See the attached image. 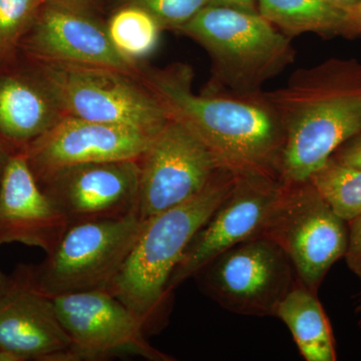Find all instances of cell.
<instances>
[{
    "label": "cell",
    "mask_w": 361,
    "mask_h": 361,
    "mask_svg": "<svg viewBox=\"0 0 361 361\" xmlns=\"http://www.w3.org/2000/svg\"><path fill=\"white\" fill-rule=\"evenodd\" d=\"M189 66L142 68L140 80L177 121L210 149L232 172L258 173L279 179L283 129L263 94H196Z\"/></svg>",
    "instance_id": "6da1fadb"
},
{
    "label": "cell",
    "mask_w": 361,
    "mask_h": 361,
    "mask_svg": "<svg viewBox=\"0 0 361 361\" xmlns=\"http://www.w3.org/2000/svg\"><path fill=\"white\" fill-rule=\"evenodd\" d=\"M283 129L279 180L307 182L345 142L361 134V63L330 59L296 71L262 92Z\"/></svg>",
    "instance_id": "7a4b0ae2"
},
{
    "label": "cell",
    "mask_w": 361,
    "mask_h": 361,
    "mask_svg": "<svg viewBox=\"0 0 361 361\" xmlns=\"http://www.w3.org/2000/svg\"><path fill=\"white\" fill-rule=\"evenodd\" d=\"M235 176L229 169H220L194 198L145 220L125 263L106 288L137 316L147 336L165 324L172 295L170 278L195 234L231 189Z\"/></svg>",
    "instance_id": "3957f363"
},
{
    "label": "cell",
    "mask_w": 361,
    "mask_h": 361,
    "mask_svg": "<svg viewBox=\"0 0 361 361\" xmlns=\"http://www.w3.org/2000/svg\"><path fill=\"white\" fill-rule=\"evenodd\" d=\"M176 30L208 52L216 85L239 96L260 94L295 59L290 37L253 11L210 4Z\"/></svg>",
    "instance_id": "277c9868"
},
{
    "label": "cell",
    "mask_w": 361,
    "mask_h": 361,
    "mask_svg": "<svg viewBox=\"0 0 361 361\" xmlns=\"http://www.w3.org/2000/svg\"><path fill=\"white\" fill-rule=\"evenodd\" d=\"M27 61L63 116L151 135H158L169 121L165 109L140 78L103 66Z\"/></svg>",
    "instance_id": "5b68a950"
},
{
    "label": "cell",
    "mask_w": 361,
    "mask_h": 361,
    "mask_svg": "<svg viewBox=\"0 0 361 361\" xmlns=\"http://www.w3.org/2000/svg\"><path fill=\"white\" fill-rule=\"evenodd\" d=\"M137 212L85 221L66 227L58 244L39 265H23L30 283L54 297L106 289L142 231Z\"/></svg>",
    "instance_id": "8992f818"
},
{
    "label": "cell",
    "mask_w": 361,
    "mask_h": 361,
    "mask_svg": "<svg viewBox=\"0 0 361 361\" xmlns=\"http://www.w3.org/2000/svg\"><path fill=\"white\" fill-rule=\"evenodd\" d=\"M262 237L281 248L297 279L317 293L330 268L345 256L348 226L307 180L283 184Z\"/></svg>",
    "instance_id": "52a82bcc"
},
{
    "label": "cell",
    "mask_w": 361,
    "mask_h": 361,
    "mask_svg": "<svg viewBox=\"0 0 361 361\" xmlns=\"http://www.w3.org/2000/svg\"><path fill=\"white\" fill-rule=\"evenodd\" d=\"M194 277L224 310L255 317H276L280 303L298 281L290 260L266 237L233 246Z\"/></svg>",
    "instance_id": "ba28073f"
},
{
    "label": "cell",
    "mask_w": 361,
    "mask_h": 361,
    "mask_svg": "<svg viewBox=\"0 0 361 361\" xmlns=\"http://www.w3.org/2000/svg\"><path fill=\"white\" fill-rule=\"evenodd\" d=\"M52 300L71 341L63 361H99L122 356L175 360L149 343L137 316L106 289L66 294Z\"/></svg>",
    "instance_id": "9c48e42d"
},
{
    "label": "cell",
    "mask_w": 361,
    "mask_h": 361,
    "mask_svg": "<svg viewBox=\"0 0 361 361\" xmlns=\"http://www.w3.org/2000/svg\"><path fill=\"white\" fill-rule=\"evenodd\" d=\"M283 183L258 173H239L225 198L195 234L169 281L171 293L216 256L264 234Z\"/></svg>",
    "instance_id": "30bf717a"
},
{
    "label": "cell",
    "mask_w": 361,
    "mask_h": 361,
    "mask_svg": "<svg viewBox=\"0 0 361 361\" xmlns=\"http://www.w3.org/2000/svg\"><path fill=\"white\" fill-rule=\"evenodd\" d=\"M140 167L142 221L194 198L224 168L196 135L172 118L154 137Z\"/></svg>",
    "instance_id": "8fae6325"
},
{
    "label": "cell",
    "mask_w": 361,
    "mask_h": 361,
    "mask_svg": "<svg viewBox=\"0 0 361 361\" xmlns=\"http://www.w3.org/2000/svg\"><path fill=\"white\" fill-rule=\"evenodd\" d=\"M140 160L96 161L61 169L39 180L68 225L137 213Z\"/></svg>",
    "instance_id": "7c38bea8"
},
{
    "label": "cell",
    "mask_w": 361,
    "mask_h": 361,
    "mask_svg": "<svg viewBox=\"0 0 361 361\" xmlns=\"http://www.w3.org/2000/svg\"><path fill=\"white\" fill-rule=\"evenodd\" d=\"M156 135L123 126L63 116L23 154L35 179L39 182L52 173L71 166L140 160Z\"/></svg>",
    "instance_id": "4fadbf2b"
},
{
    "label": "cell",
    "mask_w": 361,
    "mask_h": 361,
    "mask_svg": "<svg viewBox=\"0 0 361 361\" xmlns=\"http://www.w3.org/2000/svg\"><path fill=\"white\" fill-rule=\"evenodd\" d=\"M18 51L32 61L103 66L137 78L141 71L118 54L106 26L89 13L49 4L40 9Z\"/></svg>",
    "instance_id": "5bb4252c"
},
{
    "label": "cell",
    "mask_w": 361,
    "mask_h": 361,
    "mask_svg": "<svg viewBox=\"0 0 361 361\" xmlns=\"http://www.w3.org/2000/svg\"><path fill=\"white\" fill-rule=\"evenodd\" d=\"M71 346L54 300L32 286L21 265L0 296V350L20 361H63Z\"/></svg>",
    "instance_id": "9a60e30c"
},
{
    "label": "cell",
    "mask_w": 361,
    "mask_h": 361,
    "mask_svg": "<svg viewBox=\"0 0 361 361\" xmlns=\"http://www.w3.org/2000/svg\"><path fill=\"white\" fill-rule=\"evenodd\" d=\"M68 223L44 194L25 155L9 158L0 187V245L21 243L49 253Z\"/></svg>",
    "instance_id": "2e32d148"
},
{
    "label": "cell",
    "mask_w": 361,
    "mask_h": 361,
    "mask_svg": "<svg viewBox=\"0 0 361 361\" xmlns=\"http://www.w3.org/2000/svg\"><path fill=\"white\" fill-rule=\"evenodd\" d=\"M0 66V144L11 155L25 153L63 115L25 56Z\"/></svg>",
    "instance_id": "e0dca14e"
},
{
    "label": "cell",
    "mask_w": 361,
    "mask_h": 361,
    "mask_svg": "<svg viewBox=\"0 0 361 361\" xmlns=\"http://www.w3.org/2000/svg\"><path fill=\"white\" fill-rule=\"evenodd\" d=\"M276 317L290 331L304 360H336V341L329 317L317 293L299 280L280 303Z\"/></svg>",
    "instance_id": "ac0fdd59"
},
{
    "label": "cell",
    "mask_w": 361,
    "mask_h": 361,
    "mask_svg": "<svg viewBox=\"0 0 361 361\" xmlns=\"http://www.w3.org/2000/svg\"><path fill=\"white\" fill-rule=\"evenodd\" d=\"M257 8L289 37L306 32L341 35L343 30L345 13L326 0H257Z\"/></svg>",
    "instance_id": "d6986e66"
},
{
    "label": "cell",
    "mask_w": 361,
    "mask_h": 361,
    "mask_svg": "<svg viewBox=\"0 0 361 361\" xmlns=\"http://www.w3.org/2000/svg\"><path fill=\"white\" fill-rule=\"evenodd\" d=\"M106 27L118 54L137 65L155 51L164 30L149 11L132 4L116 11Z\"/></svg>",
    "instance_id": "ffe728a7"
},
{
    "label": "cell",
    "mask_w": 361,
    "mask_h": 361,
    "mask_svg": "<svg viewBox=\"0 0 361 361\" xmlns=\"http://www.w3.org/2000/svg\"><path fill=\"white\" fill-rule=\"evenodd\" d=\"M311 184L325 202L346 222L361 214V168L334 157L311 176Z\"/></svg>",
    "instance_id": "44dd1931"
},
{
    "label": "cell",
    "mask_w": 361,
    "mask_h": 361,
    "mask_svg": "<svg viewBox=\"0 0 361 361\" xmlns=\"http://www.w3.org/2000/svg\"><path fill=\"white\" fill-rule=\"evenodd\" d=\"M44 4L45 0H0V66L18 54L21 40Z\"/></svg>",
    "instance_id": "7402d4cb"
},
{
    "label": "cell",
    "mask_w": 361,
    "mask_h": 361,
    "mask_svg": "<svg viewBox=\"0 0 361 361\" xmlns=\"http://www.w3.org/2000/svg\"><path fill=\"white\" fill-rule=\"evenodd\" d=\"M146 9L163 28L177 30L211 4V0H127Z\"/></svg>",
    "instance_id": "603a6c76"
},
{
    "label": "cell",
    "mask_w": 361,
    "mask_h": 361,
    "mask_svg": "<svg viewBox=\"0 0 361 361\" xmlns=\"http://www.w3.org/2000/svg\"><path fill=\"white\" fill-rule=\"evenodd\" d=\"M348 244L346 249V264L361 279V214L348 222Z\"/></svg>",
    "instance_id": "cb8c5ba5"
},
{
    "label": "cell",
    "mask_w": 361,
    "mask_h": 361,
    "mask_svg": "<svg viewBox=\"0 0 361 361\" xmlns=\"http://www.w3.org/2000/svg\"><path fill=\"white\" fill-rule=\"evenodd\" d=\"M332 157L341 163L361 168V134L345 142Z\"/></svg>",
    "instance_id": "d4e9b609"
},
{
    "label": "cell",
    "mask_w": 361,
    "mask_h": 361,
    "mask_svg": "<svg viewBox=\"0 0 361 361\" xmlns=\"http://www.w3.org/2000/svg\"><path fill=\"white\" fill-rule=\"evenodd\" d=\"M361 35V2L344 14V25L342 35Z\"/></svg>",
    "instance_id": "484cf974"
},
{
    "label": "cell",
    "mask_w": 361,
    "mask_h": 361,
    "mask_svg": "<svg viewBox=\"0 0 361 361\" xmlns=\"http://www.w3.org/2000/svg\"><path fill=\"white\" fill-rule=\"evenodd\" d=\"M94 1V0H45V4L65 7V8L80 11V13H89L90 6H92Z\"/></svg>",
    "instance_id": "4316f807"
},
{
    "label": "cell",
    "mask_w": 361,
    "mask_h": 361,
    "mask_svg": "<svg viewBox=\"0 0 361 361\" xmlns=\"http://www.w3.org/2000/svg\"><path fill=\"white\" fill-rule=\"evenodd\" d=\"M211 4L258 13L257 0H211Z\"/></svg>",
    "instance_id": "83f0119b"
},
{
    "label": "cell",
    "mask_w": 361,
    "mask_h": 361,
    "mask_svg": "<svg viewBox=\"0 0 361 361\" xmlns=\"http://www.w3.org/2000/svg\"><path fill=\"white\" fill-rule=\"evenodd\" d=\"M326 1L332 6L336 7L337 9H341V11L345 13L349 9L360 4L361 0H326Z\"/></svg>",
    "instance_id": "f1b7e54d"
},
{
    "label": "cell",
    "mask_w": 361,
    "mask_h": 361,
    "mask_svg": "<svg viewBox=\"0 0 361 361\" xmlns=\"http://www.w3.org/2000/svg\"><path fill=\"white\" fill-rule=\"evenodd\" d=\"M11 156V152L4 145L0 144V187H1L2 178H4V171H6Z\"/></svg>",
    "instance_id": "f546056e"
},
{
    "label": "cell",
    "mask_w": 361,
    "mask_h": 361,
    "mask_svg": "<svg viewBox=\"0 0 361 361\" xmlns=\"http://www.w3.org/2000/svg\"><path fill=\"white\" fill-rule=\"evenodd\" d=\"M11 283V277L6 276L0 271V296L4 293Z\"/></svg>",
    "instance_id": "4dcf8cb0"
},
{
    "label": "cell",
    "mask_w": 361,
    "mask_h": 361,
    "mask_svg": "<svg viewBox=\"0 0 361 361\" xmlns=\"http://www.w3.org/2000/svg\"><path fill=\"white\" fill-rule=\"evenodd\" d=\"M358 311L361 312V293H360V304H358Z\"/></svg>",
    "instance_id": "1f68e13d"
}]
</instances>
